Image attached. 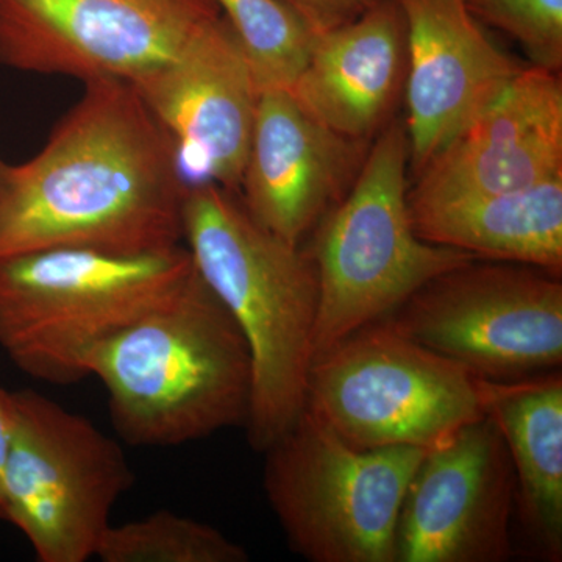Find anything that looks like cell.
I'll return each instance as SVG.
<instances>
[{"instance_id": "cell-20", "label": "cell", "mask_w": 562, "mask_h": 562, "mask_svg": "<svg viewBox=\"0 0 562 562\" xmlns=\"http://www.w3.org/2000/svg\"><path fill=\"white\" fill-rule=\"evenodd\" d=\"M102 562H246L244 547L209 524L172 512L110 525L99 546Z\"/></svg>"}, {"instance_id": "cell-14", "label": "cell", "mask_w": 562, "mask_h": 562, "mask_svg": "<svg viewBox=\"0 0 562 562\" xmlns=\"http://www.w3.org/2000/svg\"><path fill=\"white\" fill-rule=\"evenodd\" d=\"M371 144L325 127L290 90L262 91L238 198L262 227L302 244L346 198Z\"/></svg>"}, {"instance_id": "cell-4", "label": "cell", "mask_w": 562, "mask_h": 562, "mask_svg": "<svg viewBox=\"0 0 562 562\" xmlns=\"http://www.w3.org/2000/svg\"><path fill=\"white\" fill-rule=\"evenodd\" d=\"M194 271L183 244L147 254L57 247L0 258V349L33 379H88L92 351L171 299Z\"/></svg>"}, {"instance_id": "cell-6", "label": "cell", "mask_w": 562, "mask_h": 562, "mask_svg": "<svg viewBox=\"0 0 562 562\" xmlns=\"http://www.w3.org/2000/svg\"><path fill=\"white\" fill-rule=\"evenodd\" d=\"M490 382L379 321L314 357L305 408L355 449L431 450L487 416Z\"/></svg>"}, {"instance_id": "cell-1", "label": "cell", "mask_w": 562, "mask_h": 562, "mask_svg": "<svg viewBox=\"0 0 562 562\" xmlns=\"http://www.w3.org/2000/svg\"><path fill=\"white\" fill-rule=\"evenodd\" d=\"M187 192L171 147L124 80L85 83L43 149L0 177V258L76 247L147 254L183 244Z\"/></svg>"}, {"instance_id": "cell-3", "label": "cell", "mask_w": 562, "mask_h": 562, "mask_svg": "<svg viewBox=\"0 0 562 562\" xmlns=\"http://www.w3.org/2000/svg\"><path fill=\"white\" fill-rule=\"evenodd\" d=\"M87 373L105 387L111 422L131 446H183L249 416V346L195 269L171 299L92 351Z\"/></svg>"}, {"instance_id": "cell-13", "label": "cell", "mask_w": 562, "mask_h": 562, "mask_svg": "<svg viewBox=\"0 0 562 562\" xmlns=\"http://www.w3.org/2000/svg\"><path fill=\"white\" fill-rule=\"evenodd\" d=\"M562 177V80L522 66L419 173L409 201L522 190Z\"/></svg>"}, {"instance_id": "cell-2", "label": "cell", "mask_w": 562, "mask_h": 562, "mask_svg": "<svg viewBox=\"0 0 562 562\" xmlns=\"http://www.w3.org/2000/svg\"><path fill=\"white\" fill-rule=\"evenodd\" d=\"M183 246L192 266L232 314L250 350V446L265 452L305 408L319 313L312 251L258 224L236 192L184 195Z\"/></svg>"}, {"instance_id": "cell-8", "label": "cell", "mask_w": 562, "mask_h": 562, "mask_svg": "<svg viewBox=\"0 0 562 562\" xmlns=\"http://www.w3.org/2000/svg\"><path fill=\"white\" fill-rule=\"evenodd\" d=\"M18 424L2 479V522L40 562L95 558L111 512L131 490L120 442L33 390L16 391Z\"/></svg>"}, {"instance_id": "cell-17", "label": "cell", "mask_w": 562, "mask_h": 562, "mask_svg": "<svg viewBox=\"0 0 562 562\" xmlns=\"http://www.w3.org/2000/svg\"><path fill=\"white\" fill-rule=\"evenodd\" d=\"M416 235L490 261L562 272V177L497 194L409 201Z\"/></svg>"}, {"instance_id": "cell-21", "label": "cell", "mask_w": 562, "mask_h": 562, "mask_svg": "<svg viewBox=\"0 0 562 562\" xmlns=\"http://www.w3.org/2000/svg\"><path fill=\"white\" fill-rule=\"evenodd\" d=\"M476 21L522 44L531 65L562 68V0H464Z\"/></svg>"}, {"instance_id": "cell-23", "label": "cell", "mask_w": 562, "mask_h": 562, "mask_svg": "<svg viewBox=\"0 0 562 562\" xmlns=\"http://www.w3.org/2000/svg\"><path fill=\"white\" fill-rule=\"evenodd\" d=\"M18 424L16 392L0 387V520H2V479Z\"/></svg>"}, {"instance_id": "cell-12", "label": "cell", "mask_w": 562, "mask_h": 562, "mask_svg": "<svg viewBox=\"0 0 562 562\" xmlns=\"http://www.w3.org/2000/svg\"><path fill=\"white\" fill-rule=\"evenodd\" d=\"M517 483L508 447L484 417L428 450L403 498L397 562H505Z\"/></svg>"}, {"instance_id": "cell-22", "label": "cell", "mask_w": 562, "mask_h": 562, "mask_svg": "<svg viewBox=\"0 0 562 562\" xmlns=\"http://www.w3.org/2000/svg\"><path fill=\"white\" fill-rule=\"evenodd\" d=\"M297 11L317 35L335 31L371 10L382 0H283Z\"/></svg>"}, {"instance_id": "cell-19", "label": "cell", "mask_w": 562, "mask_h": 562, "mask_svg": "<svg viewBox=\"0 0 562 562\" xmlns=\"http://www.w3.org/2000/svg\"><path fill=\"white\" fill-rule=\"evenodd\" d=\"M214 2L241 44L258 90H290L319 35L283 0Z\"/></svg>"}, {"instance_id": "cell-24", "label": "cell", "mask_w": 562, "mask_h": 562, "mask_svg": "<svg viewBox=\"0 0 562 562\" xmlns=\"http://www.w3.org/2000/svg\"><path fill=\"white\" fill-rule=\"evenodd\" d=\"M3 162H5V161L0 160V177H2Z\"/></svg>"}, {"instance_id": "cell-11", "label": "cell", "mask_w": 562, "mask_h": 562, "mask_svg": "<svg viewBox=\"0 0 562 562\" xmlns=\"http://www.w3.org/2000/svg\"><path fill=\"white\" fill-rule=\"evenodd\" d=\"M132 85L171 147L184 192L217 187L238 194L260 90L222 13L171 61Z\"/></svg>"}, {"instance_id": "cell-15", "label": "cell", "mask_w": 562, "mask_h": 562, "mask_svg": "<svg viewBox=\"0 0 562 562\" xmlns=\"http://www.w3.org/2000/svg\"><path fill=\"white\" fill-rule=\"evenodd\" d=\"M406 24L405 125L414 176L522 66L498 49L464 0H397Z\"/></svg>"}, {"instance_id": "cell-7", "label": "cell", "mask_w": 562, "mask_h": 562, "mask_svg": "<svg viewBox=\"0 0 562 562\" xmlns=\"http://www.w3.org/2000/svg\"><path fill=\"white\" fill-rule=\"evenodd\" d=\"M427 452L355 449L303 408L262 452V484L288 543L305 560L397 562L403 498Z\"/></svg>"}, {"instance_id": "cell-10", "label": "cell", "mask_w": 562, "mask_h": 562, "mask_svg": "<svg viewBox=\"0 0 562 562\" xmlns=\"http://www.w3.org/2000/svg\"><path fill=\"white\" fill-rule=\"evenodd\" d=\"M220 18L214 0H0V66L133 83Z\"/></svg>"}, {"instance_id": "cell-18", "label": "cell", "mask_w": 562, "mask_h": 562, "mask_svg": "<svg viewBox=\"0 0 562 562\" xmlns=\"http://www.w3.org/2000/svg\"><path fill=\"white\" fill-rule=\"evenodd\" d=\"M516 475V512L543 560L562 557V376L552 371L487 387Z\"/></svg>"}, {"instance_id": "cell-9", "label": "cell", "mask_w": 562, "mask_h": 562, "mask_svg": "<svg viewBox=\"0 0 562 562\" xmlns=\"http://www.w3.org/2000/svg\"><path fill=\"white\" fill-rule=\"evenodd\" d=\"M383 321L495 382L561 368V279L532 266L473 260L428 281Z\"/></svg>"}, {"instance_id": "cell-16", "label": "cell", "mask_w": 562, "mask_h": 562, "mask_svg": "<svg viewBox=\"0 0 562 562\" xmlns=\"http://www.w3.org/2000/svg\"><path fill=\"white\" fill-rule=\"evenodd\" d=\"M406 80V24L397 0L317 36L290 88L303 110L344 138L372 143L394 120Z\"/></svg>"}, {"instance_id": "cell-5", "label": "cell", "mask_w": 562, "mask_h": 562, "mask_svg": "<svg viewBox=\"0 0 562 562\" xmlns=\"http://www.w3.org/2000/svg\"><path fill=\"white\" fill-rule=\"evenodd\" d=\"M408 162L405 121L394 117L372 140L346 198L314 228L308 249L319 280L314 357L350 333L386 319L428 281L476 260L416 235Z\"/></svg>"}]
</instances>
